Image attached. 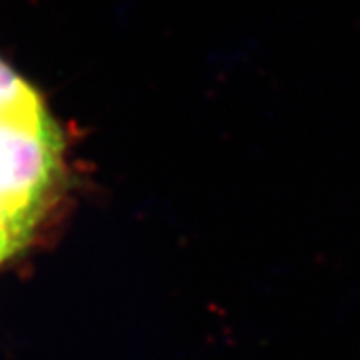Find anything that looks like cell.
I'll use <instances>...</instances> for the list:
<instances>
[{
	"label": "cell",
	"mask_w": 360,
	"mask_h": 360,
	"mask_svg": "<svg viewBox=\"0 0 360 360\" xmlns=\"http://www.w3.org/2000/svg\"><path fill=\"white\" fill-rule=\"evenodd\" d=\"M32 237L24 233L8 215L0 210V265L13 257Z\"/></svg>",
	"instance_id": "1"
}]
</instances>
